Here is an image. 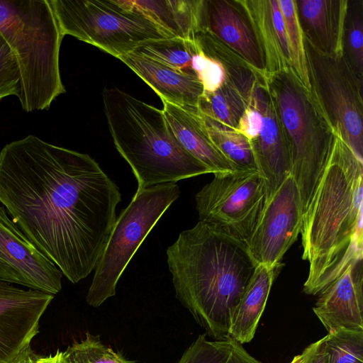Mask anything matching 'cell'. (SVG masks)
Here are the masks:
<instances>
[{
    "mask_svg": "<svg viewBox=\"0 0 363 363\" xmlns=\"http://www.w3.org/2000/svg\"><path fill=\"white\" fill-rule=\"evenodd\" d=\"M303 218L298 189L290 174L268 199L246 243L255 262L279 267L284 255L301 233Z\"/></svg>",
    "mask_w": 363,
    "mask_h": 363,
    "instance_id": "8fae6325",
    "label": "cell"
},
{
    "mask_svg": "<svg viewBox=\"0 0 363 363\" xmlns=\"http://www.w3.org/2000/svg\"><path fill=\"white\" fill-rule=\"evenodd\" d=\"M268 199L266 182L257 171L214 175L195 196L199 221L245 244Z\"/></svg>",
    "mask_w": 363,
    "mask_h": 363,
    "instance_id": "30bf717a",
    "label": "cell"
},
{
    "mask_svg": "<svg viewBox=\"0 0 363 363\" xmlns=\"http://www.w3.org/2000/svg\"><path fill=\"white\" fill-rule=\"evenodd\" d=\"M286 32L291 68L310 90L304 39L296 16L294 0H278Z\"/></svg>",
    "mask_w": 363,
    "mask_h": 363,
    "instance_id": "f546056e",
    "label": "cell"
},
{
    "mask_svg": "<svg viewBox=\"0 0 363 363\" xmlns=\"http://www.w3.org/2000/svg\"><path fill=\"white\" fill-rule=\"evenodd\" d=\"M301 354L303 363H327L321 339L309 345Z\"/></svg>",
    "mask_w": 363,
    "mask_h": 363,
    "instance_id": "836d02e7",
    "label": "cell"
},
{
    "mask_svg": "<svg viewBox=\"0 0 363 363\" xmlns=\"http://www.w3.org/2000/svg\"><path fill=\"white\" fill-rule=\"evenodd\" d=\"M342 56L352 72L363 83V0H347Z\"/></svg>",
    "mask_w": 363,
    "mask_h": 363,
    "instance_id": "83f0119b",
    "label": "cell"
},
{
    "mask_svg": "<svg viewBox=\"0 0 363 363\" xmlns=\"http://www.w3.org/2000/svg\"><path fill=\"white\" fill-rule=\"evenodd\" d=\"M363 162L337 138L301 230L302 259L309 263L303 284L317 295L347 267L363 259Z\"/></svg>",
    "mask_w": 363,
    "mask_h": 363,
    "instance_id": "3957f363",
    "label": "cell"
},
{
    "mask_svg": "<svg viewBox=\"0 0 363 363\" xmlns=\"http://www.w3.org/2000/svg\"><path fill=\"white\" fill-rule=\"evenodd\" d=\"M201 114L212 142L235 171L259 172L251 143L244 135L235 128Z\"/></svg>",
    "mask_w": 363,
    "mask_h": 363,
    "instance_id": "d4e9b609",
    "label": "cell"
},
{
    "mask_svg": "<svg viewBox=\"0 0 363 363\" xmlns=\"http://www.w3.org/2000/svg\"><path fill=\"white\" fill-rule=\"evenodd\" d=\"M177 363H262L230 336L209 340L200 335Z\"/></svg>",
    "mask_w": 363,
    "mask_h": 363,
    "instance_id": "484cf974",
    "label": "cell"
},
{
    "mask_svg": "<svg viewBox=\"0 0 363 363\" xmlns=\"http://www.w3.org/2000/svg\"><path fill=\"white\" fill-rule=\"evenodd\" d=\"M121 60L160 97L181 107H197L203 94L201 82L150 58L128 53Z\"/></svg>",
    "mask_w": 363,
    "mask_h": 363,
    "instance_id": "d6986e66",
    "label": "cell"
},
{
    "mask_svg": "<svg viewBox=\"0 0 363 363\" xmlns=\"http://www.w3.org/2000/svg\"><path fill=\"white\" fill-rule=\"evenodd\" d=\"M194 40L201 51L223 67L227 79L250 98L259 80L264 78L238 54L206 30L195 33Z\"/></svg>",
    "mask_w": 363,
    "mask_h": 363,
    "instance_id": "603a6c76",
    "label": "cell"
},
{
    "mask_svg": "<svg viewBox=\"0 0 363 363\" xmlns=\"http://www.w3.org/2000/svg\"><path fill=\"white\" fill-rule=\"evenodd\" d=\"M201 30L210 32L266 75L263 55L242 0H203Z\"/></svg>",
    "mask_w": 363,
    "mask_h": 363,
    "instance_id": "9a60e30c",
    "label": "cell"
},
{
    "mask_svg": "<svg viewBox=\"0 0 363 363\" xmlns=\"http://www.w3.org/2000/svg\"><path fill=\"white\" fill-rule=\"evenodd\" d=\"M266 78L288 144L291 174L298 186L304 215L337 137L292 68L266 74Z\"/></svg>",
    "mask_w": 363,
    "mask_h": 363,
    "instance_id": "8992f818",
    "label": "cell"
},
{
    "mask_svg": "<svg viewBox=\"0 0 363 363\" xmlns=\"http://www.w3.org/2000/svg\"><path fill=\"white\" fill-rule=\"evenodd\" d=\"M43 363H72L65 351L57 350L55 354L43 356Z\"/></svg>",
    "mask_w": 363,
    "mask_h": 363,
    "instance_id": "d590c367",
    "label": "cell"
},
{
    "mask_svg": "<svg viewBox=\"0 0 363 363\" xmlns=\"http://www.w3.org/2000/svg\"><path fill=\"white\" fill-rule=\"evenodd\" d=\"M250 18L266 74L291 68L289 47L278 0H242Z\"/></svg>",
    "mask_w": 363,
    "mask_h": 363,
    "instance_id": "ffe728a7",
    "label": "cell"
},
{
    "mask_svg": "<svg viewBox=\"0 0 363 363\" xmlns=\"http://www.w3.org/2000/svg\"><path fill=\"white\" fill-rule=\"evenodd\" d=\"M303 39L310 91L336 136L363 162V83L342 54H323Z\"/></svg>",
    "mask_w": 363,
    "mask_h": 363,
    "instance_id": "9c48e42d",
    "label": "cell"
},
{
    "mask_svg": "<svg viewBox=\"0 0 363 363\" xmlns=\"http://www.w3.org/2000/svg\"><path fill=\"white\" fill-rule=\"evenodd\" d=\"M251 96L262 113V124L258 136L250 143L269 198L291 174V157L267 78L257 83Z\"/></svg>",
    "mask_w": 363,
    "mask_h": 363,
    "instance_id": "5bb4252c",
    "label": "cell"
},
{
    "mask_svg": "<svg viewBox=\"0 0 363 363\" xmlns=\"http://www.w3.org/2000/svg\"><path fill=\"white\" fill-rule=\"evenodd\" d=\"M54 296L0 281V363H11L30 344Z\"/></svg>",
    "mask_w": 363,
    "mask_h": 363,
    "instance_id": "4fadbf2b",
    "label": "cell"
},
{
    "mask_svg": "<svg viewBox=\"0 0 363 363\" xmlns=\"http://www.w3.org/2000/svg\"><path fill=\"white\" fill-rule=\"evenodd\" d=\"M65 352L72 363H135L104 344L99 335L89 332L79 342L68 346Z\"/></svg>",
    "mask_w": 363,
    "mask_h": 363,
    "instance_id": "4dcf8cb0",
    "label": "cell"
},
{
    "mask_svg": "<svg viewBox=\"0 0 363 363\" xmlns=\"http://www.w3.org/2000/svg\"><path fill=\"white\" fill-rule=\"evenodd\" d=\"M262 124V113L250 96L248 106L240 117L235 129L251 141L258 136Z\"/></svg>",
    "mask_w": 363,
    "mask_h": 363,
    "instance_id": "d6a6232c",
    "label": "cell"
},
{
    "mask_svg": "<svg viewBox=\"0 0 363 363\" xmlns=\"http://www.w3.org/2000/svg\"><path fill=\"white\" fill-rule=\"evenodd\" d=\"M102 99L113 143L130 166L138 189L210 173L181 145L162 109L117 87L105 88Z\"/></svg>",
    "mask_w": 363,
    "mask_h": 363,
    "instance_id": "277c9868",
    "label": "cell"
},
{
    "mask_svg": "<svg viewBox=\"0 0 363 363\" xmlns=\"http://www.w3.org/2000/svg\"><path fill=\"white\" fill-rule=\"evenodd\" d=\"M20 79L16 57L0 34V99L11 95L18 96Z\"/></svg>",
    "mask_w": 363,
    "mask_h": 363,
    "instance_id": "1f68e13d",
    "label": "cell"
},
{
    "mask_svg": "<svg viewBox=\"0 0 363 363\" xmlns=\"http://www.w3.org/2000/svg\"><path fill=\"white\" fill-rule=\"evenodd\" d=\"M249 100V97L226 79L216 91L203 94L197 108L203 115L236 128L240 117L248 106Z\"/></svg>",
    "mask_w": 363,
    "mask_h": 363,
    "instance_id": "4316f807",
    "label": "cell"
},
{
    "mask_svg": "<svg viewBox=\"0 0 363 363\" xmlns=\"http://www.w3.org/2000/svg\"><path fill=\"white\" fill-rule=\"evenodd\" d=\"M63 36L120 59L143 43L170 38L132 0H48Z\"/></svg>",
    "mask_w": 363,
    "mask_h": 363,
    "instance_id": "52a82bcc",
    "label": "cell"
},
{
    "mask_svg": "<svg viewBox=\"0 0 363 363\" xmlns=\"http://www.w3.org/2000/svg\"><path fill=\"white\" fill-rule=\"evenodd\" d=\"M162 101L171 129L190 155L214 175L235 171L212 142L197 107H181Z\"/></svg>",
    "mask_w": 363,
    "mask_h": 363,
    "instance_id": "e0dca14e",
    "label": "cell"
},
{
    "mask_svg": "<svg viewBox=\"0 0 363 363\" xmlns=\"http://www.w3.org/2000/svg\"><path fill=\"white\" fill-rule=\"evenodd\" d=\"M319 294L313 311L328 333L363 330L362 259L350 264Z\"/></svg>",
    "mask_w": 363,
    "mask_h": 363,
    "instance_id": "2e32d148",
    "label": "cell"
},
{
    "mask_svg": "<svg viewBox=\"0 0 363 363\" xmlns=\"http://www.w3.org/2000/svg\"><path fill=\"white\" fill-rule=\"evenodd\" d=\"M290 363H303L301 354L295 356Z\"/></svg>",
    "mask_w": 363,
    "mask_h": 363,
    "instance_id": "8d00e7d4",
    "label": "cell"
},
{
    "mask_svg": "<svg viewBox=\"0 0 363 363\" xmlns=\"http://www.w3.org/2000/svg\"><path fill=\"white\" fill-rule=\"evenodd\" d=\"M179 194L176 183L138 189L130 204L116 218L94 268L86 296L89 306H100L116 294L117 283L130 260Z\"/></svg>",
    "mask_w": 363,
    "mask_h": 363,
    "instance_id": "ba28073f",
    "label": "cell"
},
{
    "mask_svg": "<svg viewBox=\"0 0 363 363\" xmlns=\"http://www.w3.org/2000/svg\"><path fill=\"white\" fill-rule=\"evenodd\" d=\"M62 276L0 206V281L55 296L62 289Z\"/></svg>",
    "mask_w": 363,
    "mask_h": 363,
    "instance_id": "7c38bea8",
    "label": "cell"
},
{
    "mask_svg": "<svg viewBox=\"0 0 363 363\" xmlns=\"http://www.w3.org/2000/svg\"><path fill=\"white\" fill-rule=\"evenodd\" d=\"M279 267L257 264L235 313L230 336L243 345L254 337Z\"/></svg>",
    "mask_w": 363,
    "mask_h": 363,
    "instance_id": "44dd1931",
    "label": "cell"
},
{
    "mask_svg": "<svg viewBox=\"0 0 363 363\" xmlns=\"http://www.w3.org/2000/svg\"><path fill=\"white\" fill-rule=\"evenodd\" d=\"M321 340L327 363H363V330H339Z\"/></svg>",
    "mask_w": 363,
    "mask_h": 363,
    "instance_id": "f1b7e54d",
    "label": "cell"
},
{
    "mask_svg": "<svg viewBox=\"0 0 363 363\" xmlns=\"http://www.w3.org/2000/svg\"><path fill=\"white\" fill-rule=\"evenodd\" d=\"M133 52L196 79L199 66L203 55L194 39L180 38L147 41L139 45Z\"/></svg>",
    "mask_w": 363,
    "mask_h": 363,
    "instance_id": "cb8c5ba5",
    "label": "cell"
},
{
    "mask_svg": "<svg viewBox=\"0 0 363 363\" xmlns=\"http://www.w3.org/2000/svg\"><path fill=\"white\" fill-rule=\"evenodd\" d=\"M176 298L213 340L230 336L257 264L245 243L202 221L167 250Z\"/></svg>",
    "mask_w": 363,
    "mask_h": 363,
    "instance_id": "7a4b0ae2",
    "label": "cell"
},
{
    "mask_svg": "<svg viewBox=\"0 0 363 363\" xmlns=\"http://www.w3.org/2000/svg\"><path fill=\"white\" fill-rule=\"evenodd\" d=\"M121 200L118 186L87 154L32 135L0 151V203L73 284L95 268Z\"/></svg>",
    "mask_w": 363,
    "mask_h": 363,
    "instance_id": "6da1fadb",
    "label": "cell"
},
{
    "mask_svg": "<svg viewBox=\"0 0 363 363\" xmlns=\"http://www.w3.org/2000/svg\"><path fill=\"white\" fill-rule=\"evenodd\" d=\"M0 34L18 65L22 108L48 109L65 92L59 66L64 36L48 0H0Z\"/></svg>",
    "mask_w": 363,
    "mask_h": 363,
    "instance_id": "5b68a950",
    "label": "cell"
},
{
    "mask_svg": "<svg viewBox=\"0 0 363 363\" xmlns=\"http://www.w3.org/2000/svg\"><path fill=\"white\" fill-rule=\"evenodd\" d=\"M170 38L194 39L201 27L203 0H132Z\"/></svg>",
    "mask_w": 363,
    "mask_h": 363,
    "instance_id": "7402d4cb",
    "label": "cell"
},
{
    "mask_svg": "<svg viewBox=\"0 0 363 363\" xmlns=\"http://www.w3.org/2000/svg\"><path fill=\"white\" fill-rule=\"evenodd\" d=\"M43 356L36 354L31 348L30 345H27L11 363H43Z\"/></svg>",
    "mask_w": 363,
    "mask_h": 363,
    "instance_id": "e575fe53",
    "label": "cell"
},
{
    "mask_svg": "<svg viewBox=\"0 0 363 363\" xmlns=\"http://www.w3.org/2000/svg\"><path fill=\"white\" fill-rule=\"evenodd\" d=\"M303 38L318 52L342 54L347 0H294Z\"/></svg>",
    "mask_w": 363,
    "mask_h": 363,
    "instance_id": "ac0fdd59",
    "label": "cell"
}]
</instances>
